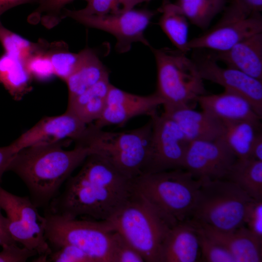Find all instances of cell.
<instances>
[{
	"instance_id": "obj_41",
	"label": "cell",
	"mask_w": 262,
	"mask_h": 262,
	"mask_svg": "<svg viewBox=\"0 0 262 262\" xmlns=\"http://www.w3.org/2000/svg\"><path fill=\"white\" fill-rule=\"evenodd\" d=\"M1 210L0 207V246L3 247L16 242L9 233L6 218L1 213Z\"/></svg>"
},
{
	"instance_id": "obj_1",
	"label": "cell",
	"mask_w": 262,
	"mask_h": 262,
	"mask_svg": "<svg viewBox=\"0 0 262 262\" xmlns=\"http://www.w3.org/2000/svg\"><path fill=\"white\" fill-rule=\"evenodd\" d=\"M45 210L68 218L108 219L131 195L130 180L106 159L89 155Z\"/></svg>"
},
{
	"instance_id": "obj_13",
	"label": "cell",
	"mask_w": 262,
	"mask_h": 262,
	"mask_svg": "<svg viewBox=\"0 0 262 262\" xmlns=\"http://www.w3.org/2000/svg\"><path fill=\"white\" fill-rule=\"evenodd\" d=\"M237 158L222 138L190 142L182 168L201 180L225 179Z\"/></svg>"
},
{
	"instance_id": "obj_34",
	"label": "cell",
	"mask_w": 262,
	"mask_h": 262,
	"mask_svg": "<svg viewBox=\"0 0 262 262\" xmlns=\"http://www.w3.org/2000/svg\"><path fill=\"white\" fill-rule=\"evenodd\" d=\"M262 11V0H230L222 12V20L247 18Z\"/></svg>"
},
{
	"instance_id": "obj_27",
	"label": "cell",
	"mask_w": 262,
	"mask_h": 262,
	"mask_svg": "<svg viewBox=\"0 0 262 262\" xmlns=\"http://www.w3.org/2000/svg\"><path fill=\"white\" fill-rule=\"evenodd\" d=\"M225 179L234 183L252 199L262 200V161L237 159Z\"/></svg>"
},
{
	"instance_id": "obj_30",
	"label": "cell",
	"mask_w": 262,
	"mask_h": 262,
	"mask_svg": "<svg viewBox=\"0 0 262 262\" xmlns=\"http://www.w3.org/2000/svg\"><path fill=\"white\" fill-rule=\"evenodd\" d=\"M0 42L4 52L17 58L25 64L40 47L41 42L33 43L4 27L0 21Z\"/></svg>"
},
{
	"instance_id": "obj_19",
	"label": "cell",
	"mask_w": 262,
	"mask_h": 262,
	"mask_svg": "<svg viewBox=\"0 0 262 262\" xmlns=\"http://www.w3.org/2000/svg\"><path fill=\"white\" fill-rule=\"evenodd\" d=\"M212 51L217 61L262 81V32L242 40L227 50Z\"/></svg>"
},
{
	"instance_id": "obj_40",
	"label": "cell",
	"mask_w": 262,
	"mask_h": 262,
	"mask_svg": "<svg viewBox=\"0 0 262 262\" xmlns=\"http://www.w3.org/2000/svg\"><path fill=\"white\" fill-rule=\"evenodd\" d=\"M17 152L12 143L8 146L0 147V183L3 174L8 171L11 163Z\"/></svg>"
},
{
	"instance_id": "obj_17",
	"label": "cell",
	"mask_w": 262,
	"mask_h": 262,
	"mask_svg": "<svg viewBox=\"0 0 262 262\" xmlns=\"http://www.w3.org/2000/svg\"><path fill=\"white\" fill-rule=\"evenodd\" d=\"M201 260L198 230L189 220L169 230L164 242L161 262H196Z\"/></svg>"
},
{
	"instance_id": "obj_44",
	"label": "cell",
	"mask_w": 262,
	"mask_h": 262,
	"mask_svg": "<svg viewBox=\"0 0 262 262\" xmlns=\"http://www.w3.org/2000/svg\"><path fill=\"white\" fill-rule=\"evenodd\" d=\"M134 0L138 4L140 3L144 2H148L151 0Z\"/></svg>"
},
{
	"instance_id": "obj_14",
	"label": "cell",
	"mask_w": 262,
	"mask_h": 262,
	"mask_svg": "<svg viewBox=\"0 0 262 262\" xmlns=\"http://www.w3.org/2000/svg\"><path fill=\"white\" fill-rule=\"evenodd\" d=\"M87 125L66 110L63 114L45 116L22 133L12 143L17 151L33 146L75 142L84 134Z\"/></svg>"
},
{
	"instance_id": "obj_5",
	"label": "cell",
	"mask_w": 262,
	"mask_h": 262,
	"mask_svg": "<svg viewBox=\"0 0 262 262\" xmlns=\"http://www.w3.org/2000/svg\"><path fill=\"white\" fill-rule=\"evenodd\" d=\"M145 262H161L164 239L174 226L140 196H131L107 220Z\"/></svg>"
},
{
	"instance_id": "obj_6",
	"label": "cell",
	"mask_w": 262,
	"mask_h": 262,
	"mask_svg": "<svg viewBox=\"0 0 262 262\" xmlns=\"http://www.w3.org/2000/svg\"><path fill=\"white\" fill-rule=\"evenodd\" d=\"M157 67L155 92L164 101V111L193 108L200 96L207 94L196 66L187 54L168 47H150Z\"/></svg>"
},
{
	"instance_id": "obj_16",
	"label": "cell",
	"mask_w": 262,
	"mask_h": 262,
	"mask_svg": "<svg viewBox=\"0 0 262 262\" xmlns=\"http://www.w3.org/2000/svg\"><path fill=\"white\" fill-rule=\"evenodd\" d=\"M262 32L261 13L240 20H220L212 27L189 40L190 50L204 49L227 50L242 40Z\"/></svg>"
},
{
	"instance_id": "obj_28",
	"label": "cell",
	"mask_w": 262,
	"mask_h": 262,
	"mask_svg": "<svg viewBox=\"0 0 262 262\" xmlns=\"http://www.w3.org/2000/svg\"><path fill=\"white\" fill-rule=\"evenodd\" d=\"M189 23L202 30H206L214 18L222 13L228 0H176Z\"/></svg>"
},
{
	"instance_id": "obj_20",
	"label": "cell",
	"mask_w": 262,
	"mask_h": 262,
	"mask_svg": "<svg viewBox=\"0 0 262 262\" xmlns=\"http://www.w3.org/2000/svg\"><path fill=\"white\" fill-rule=\"evenodd\" d=\"M163 113L176 122L189 142L218 139L224 133V123L202 110L183 107Z\"/></svg>"
},
{
	"instance_id": "obj_26",
	"label": "cell",
	"mask_w": 262,
	"mask_h": 262,
	"mask_svg": "<svg viewBox=\"0 0 262 262\" xmlns=\"http://www.w3.org/2000/svg\"><path fill=\"white\" fill-rule=\"evenodd\" d=\"M261 120H243L223 122L222 139L237 159L249 158L252 144L257 133L262 131Z\"/></svg>"
},
{
	"instance_id": "obj_43",
	"label": "cell",
	"mask_w": 262,
	"mask_h": 262,
	"mask_svg": "<svg viewBox=\"0 0 262 262\" xmlns=\"http://www.w3.org/2000/svg\"><path fill=\"white\" fill-rule=\"evenodd\" d=\"M40 0H0V16L5 11L26 3H38Z\"/></svg>"
},
{
	"instance_id": "obj_2",
	"label": "cell",
	"mask_w": 262,
	"mask_h": 262,
	"mask_svg": "<svg viewBox=\"0 0 262 262\" xmlns=\"http://www.w3.org/2000/svg\"><path fill=\"white\" fill-rule=\"evenodd\" d=\"M62 143L22 149L16 154L9 166L8 171L24 183L37 208L47 209L74 170L92 154L84 145L76 144L74 148L66 150Z\"/></svg>"
},
{
	"instance_id": "obj_31",
	"label": "cell",
	"mask_w": 262,
	"mask_h": 262,
	"mask_svg": "<svg viewBox=\"0 0 262 262\" xmlns=\"http://www.w3.org/2000/svg\"><path fill=\"white\" fill-rule=\"evenodd\" d=\"M86 6L76 10L81 14L103 16L117 14L134 8L138 3L134 0H84Z\"/></svg>"
},
{
	"instance_id": "obj_3",
	"label": "cell",
	"mask_w": 262,
	"mask_h": 262,
	"mask_svg": "<svg viewBox=\"0 0 262 262\" xmlns=\"http://www.w3.org/2000/svg\"><path fill=\"white\" fill-rule=\"evenodd\" d=\"M201 181L177 168L144 173L132 180L131 185L134 193L174 226L191 218Z\"/></svg>"
},
{
	"instance_id": "obj_22",
	"label": "cell",
	"mask_w": 262,
	"mask_h": 262,
	"mask_svg": "<svg viewBox=\"0 0 262 262\" xmlns=\"http://www.w3.org/2000/svg\"><path fill=\"white\" fill-rule=\"evenodd\" d=\"M108 77L109 72L96 52L90 48L82 50L79 52L77 66L65 81L68 88V99L80 95Z\"/></svg>"
},
{
	"instance_id": "obj_38",
	"label": "cell",
	"mask_w": 262,
	"mask_h": 262,
	"mask_svg": "<svg viewBox=\"0 0 262 262\" xmlns=\"http://www.w3.org/2000/svg\"><path fill=\"white\" fill-rule=\"evenodd\" d=\"M244 224L254 235L262 239V200L252 199L246 213Z\"/></svg>"
},
{
	"instance_id": "obj_10",
	"label": "cell",
	"mask_w": 262,
	"mask_h": 262,
	"mask_svg": "<svg viewBox=\"0 0 262 262\" xmlns=\"http://www.w3.org/2000/svg\"><path fill=\"white\" fill-rule=\"evenodd\" d=\"M157 12L134 8L117 14L103 16L85 15L76 10L64 8L61 18L70 17L89 27L110 33L116 39L115 50L119 53L128 52L135 42H140L149 48L144 33Z\"/></svg>"
},
{
	"instance_id": "obj_33",
	"label": "cell",
	"mask_w": 262,
	"mask_h": 262,
	"mask_svg": "<svg viewBox=\"0 0 262 262\" xmlns=\"http://www.w3.org/2000/svg\"><path fill=\"white\" fill-rule=\"evenodd\" d=\"M48 43L41 41L40 47L26 63V67L33 78L45 81L55 75L47 51Z\"/></svg>"
},
{
	"instance_id": "obj_32",
	"label": "cell",
	"mask_w": 262,
	"mask_h": 262,
	"mask_svg": "<svg viewBox=\"0 0 262 262\" xmlns=\"http://www.w3.org/2000/svg\"><path fill=\"white\" fill-rule=\"evenodd\" d=\"M191 221L195 225L198 232L201 260L207 262H236L233 256L227 248L207 235L197 225Z\"/></svg>"
},
{
	"instance_id": "obj_25",
	"label": "cell",
	"mask_w": 262,
	"mask_h": 262,
	"mask_svg": "<svg viewBox=\"0 0 262 262\" xmlns=\"http://www.w3.org/2000/svg\"><path fill=\"white\" fill-rule=\"evenodd\" d=\"M32 79L24 62L5 52L0 56V83L15 100L30 91Z\"/></svg>"
},
{
	"instance_id": "obj_29",
	"label": "cell",
	"mask_w": 262,
	"mask_h": 262,
	"mask_svg": "<svg viewBox=\"0 0 262 262\" xmlns=\"http://www.w3.org/2000/svg\"><path fill=\"white\" fill-rule=\"evenodd\" d=\"M47 49L55 76L65 82L77 65L79 52H70L67 45L62 42L48 43Z\"/></svg>"
},
{
	"instance_id": "obj_37",
	"label": "cell",
	"mask_w": 262,
	"mask_h": 262,
	"mask_svg": "<svg viewBox=\"0 0 262 262\" xmlns=\"http://www.w3.org/2000/svg\"><path fill=\"white\" fill-rule=\"evenodd\" d=\"M144 262L145 260L141 254L115 231L112 262Z\"/></svg>"
},
{
	"instance_id": "obj_15",
	"label": "cell",
	"mask_w": 262,
	"mask_h": 262,
	"mask_svg": "<svg viewBox=\"0 0 262 262\" xmlns=\"http://www.w3.org/2000/svg\"><path fill=\"white\" fill-rule=\"evenodd\" d=\"M164 101L154 92L147 95L133 94L122 90L112 84L106 100V106L100 117L93 125L97 128L112 125L123 124L130 119L141 115L150 116Z\"/></svg>"
},
{
	"instance_id": "obj_8",
	"label": "cell",
	"mask_w": 262,
	"mask_h": 262,
	"mask_svg": "<svg viewBox=\"0 0 262 262\" xmlns=\"http://www.w3.org/2000/svg\"><path fill=\"white\" fill-rule=\"evenodd\" d=\"M45 237L51 249L75 246L94 262H112L115 231L106 220H80L45 211Z\"/></svg>"
},
{
	"instance_id": "obj_39",
	"label": "cell",
	"mask_w": 262,
	"mask_h": 262,
	"mask_svg": "<svg viewBox=\"0 0 262 262\" xmlns=\"http://www.w3.org/2000/svg\"><path fill=\"white\" fill-rule=\"evenodd\" d=\"M0 252V262H25L30 258L36 256L37 253L24 246H18L16 243L4 246Z\"/></svg>"
},
{
	"instance_id": "obj_4",
	"label": "cell",
	"mask_w": 262,
	"mask_h": 262,
	"mask_svg": "<svg viewBox=\"0 0 262 262\" xmlns=\"http://www.w3.org/2000/svg\"><path fill=\"white\" fill-rule=\"evenodd\" d=\"M76 144L88 147L131 180L148 171L152 155V122L150 119L141 127L121 132L104 131L91 123Z\"/></svg>"
},
{
	"instance_id": "obj_23",
	"label": "cell",
	"mask_w": 262,
	"mask_h": 262,
	"mask_svg": "<svg viewBox=\"0 0 262 262\" xmlns=\"http://www.w3.org/2000/svg\"><path fill=\"white\" fill-rule=\"evenodd\" d=\"M111 84L109 77L102 79L80 95L68 99L67 110L86 125L95 122L106 106Z\"/></svg>"
},
{
	"instance_id": "obj_7",
	"label": "cell",
	"mask_w": 262,
	"mask_h": 262,
	"mask_svg": "<svg viewBox=\"0 0 262 262\" xmlns=\"http://www.w3.org/2000/svg\"><path fill=\"white\" fill-rule=\"evenodd\" d=\"M201 180L189 220L221 231L244 226L247 208L254 199L228 180Z\"/></svg>"
},
{
	"instance_id": "obj_12",
	"label": "cell",
	"mask_w": 262,
	"mask_h": 262,
	"mask_svg": "<svg viewBox=\"0 0 262 262\" xmlns=\"http://www.w3.org/2000/svg\"><path fill=\"white\" fill-rule=\"evenodd\" d=\"M150 118L152 155L147 172L182 168L189 142L176 122L167 115L156 113Z\"/></svg>"
},
{
	"instance_id": "obj_35",
	"label": "cell",
	"mask_w": 262,
	"mask_h": 262,
	"mask_svg": "<svg viewBox=\"0 0 262 262\" xmlns=\"http://www.w3.org/2000/svg\"><path fill=\"white\" fill-rule=\"evenodd\" d=\"M74 0H40L38 6L33 13V17H37L48 28L56 25L61 20V13L64 7Z\"/></svg>"
},
{
	"instance_id": "obj_11",
	"label": "cell",
	"mask_w": 262,
	"mask_h": 262,
	"mask_svg": "<svg viewBox=\"0 0 262 262\" xmlns=\"http://www.w3.org/2000/svg\"><path fill=\"white\" fill-rule=\"evenodd\" d=\"M191 57L203 80L222 86L224 90L237 93L246 98L256 113L262 118V81L239 70L223 67L213 52L204 49H193Z\"/></svg>"
},
{
	"instance_id": "obj_42",
	"label": "cell",
	"mask_w": 262,
	"mask_h": 262,
	"mask_svg": "<svg viewBox=\"0 0 262 262\" xmlns=\"http://www.w3.org/2000/svg\"><path fill=\"white\" fill-rule=\"evenodd\" d=\"M249 158L262 161V131L256 135L252 144Z\"/></svg>"
},
{
	"instance_id": "obj_36",
	"label": "cell",
	"mask_w": 262,
	"mask_h": 262,
	"mask_svg": "<svg viewBox=\"0 0 262 262\" xmlns=\"http://www.w3.org/2000/svg\"><path fill=\"white\" fill-rule=\"evenodd\" d=\"M51 250L46 262H94L83 250L72 245H63Z\"/></svg>"
},
{
	"instance_id": "obj_21",
	"label": "cell",
	"mask_w": 262,
	"mask_h": 262,
	"mask_svg": "<svg viewBox=\"0 0 262 262\" xmlns=\"http://www.w3.org/2000/svg\"><path fill=\"white\" fill-rule=\"evenodd\" d=\"M192 221L207 235L227 248L236 262H262V239L245 226L232 231H221Z\"/></svg>"
},
{
	"instance_id": "obj_9",
	"label": "cell",
	"mask_w": 262,
	"mask_h": 262,
	"mask_svg": "<svg viewBox=\"0 0 262 262\" xmlns=\"http://www.w3.org/2000/svg\"><path fill=\"white\" fill-rule=\"evenodd\" d=\"M0 207L6 214L9 233L16 243L37 253L34 262H46L51 248L45 237L46 218L30 197L13 194L0 185Z\"/></svg>"
},
{
	"instance_id": "obj_24",
	"label": "cell",
	"mask_w": 262,
	"mask_h": 262,
	"mask_svg": "<svg viewBox=\"0 0 262 262\" xmlns=\"http://www.w3.org/2000/svg\"><path fill=\"white\" fill-rule=\"evenodd\" d=\"M161 13L158 24L176 48L187 53L189 22L180 9L170 0H163L157 10Z\"/></svg>"
},
{
	"instance_id": "obj_18",
	"label": "cell",
	"mask_w": 262,
	"mask_h": 262,
	"mask_svg": "<svg viewBox=\"0 0 262 262\" xmlns=\"http://www.w3.org/2000/svg\"><path fill=\"white\" fill-rule=\"evenodd\" d=\"M197 103L201 110L222 122L262 118L246 98L227 90L219 94L200 96Z\"/></svg>"
}]
</instances>
